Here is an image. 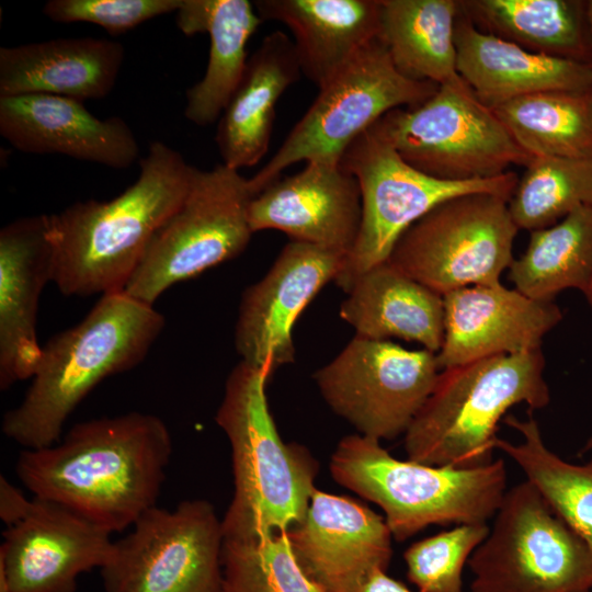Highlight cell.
<instances>
[{"label":"cell","instance_id":"obj_28","mask_svg":"<svg viewBox=\"0 0 592 592\" xmlns=\"http://www.w3.org/2000/svg\"><path fill=\"white\" fill-rule=\"evenodd\" d=\"M462 12L480 31L526 50L592 65L587 1L467 0Z\"/></svg>","mask_w":592,"mask_h":592},{"label":"cell","instance_id":"obj_22","mask_svg":"<svg viewBox=\"0 0 592 592\" xmlns=\"http://www.w3.org/2000/svg\"><path fill=\"white\" fill-rule=\"evenodd\" d=\"M124 59L117 41L69 37L0 48V98L52 94L99 100L113 90Z\"/></svg>","mask_w":592,"mask_h":592},{"label":"cell","instance_id":"obj_39","mask_svg":"<svg viewBox=\"0 0 592 592\" xmlns=\"http://www.w3.org/2000/svg\"><path fill=\"white\" fill-rule=\"evenodd\" d=\"M587 15H588V22H589V29H590V35H591V42H592V0L587 1Z\"/></svg>","mask_w":592,"mask_h":592},{"label":"cell","instance_id":"obj_23","mask_svg":"<svg viewBox=\"0 0 592 592\" xmlns=\"http://www.w3.org/2000/svg\"><path fill=\"white\" fill-rule=\"evenodd\" d=\"M455 46L457 73L489 107L533 93L592 87V65L533 53L485 33L462 9Z\"/></svg>","mask_w":592,"mask_h":592},{"label":"cell","instance_id":"obj_17","mask_svg":"<svg viewBox=\"0 0 592 592\" xmlns=\"http://www.w3.org/2000/svg\"><path fill=\"white\" fill-rule=\"evenodd\" d=\"M286 535L301 570L321 592H354L373 572L386 571L392 555L384 517L317 488L303 520Z\"/></svg>","mask_w":592,"mask_h":592},{"label":"cell","instance_id":"obj_41","mask_svg":"<svg viewBox=\"0 0 592 592\" xmlns=\"http://www.w3.org/2000/svg\"><path fill=\"white\" fill-rule=\"evenodd\" d=\"M592 449V437L587 442V444L584 445L582 452H587V451H590Z\"/></svg>","mask_w":592,"mask_h":592},{"label":"cell","instance_id":"obj_3","mask_svg":"<svg viewBox=\"0 0 592 592\" xmlns=\"http://www.w3.org/2000/svg\"><path fill=\"white\" fill-rule=\"evenodd\" d=\"M163 327V315L151 305L124 292L101 296L80 322L42 346L23 399L3 415V434L23 449L57 443L88 394L141 363Z\"/></svg>","mask_w":592,"mask_h":592},{"label":"cell","instance_id":"obj_2","mask_svg":"<svg viewBox=\"0 0 592 592\" xmlns=\"http://www.w3.org/2000/svg\"><path fill=\"white\" fill-rule=\"evenodd\" d=\"M116 197L77 202L48 215L53 283L65 296L123 292L153 235L186 197L196 168L162 141Z\"/></svg>","mask_w":592,"mask_h":592},{"label":"cell","instance_id":"obj_37","mask_svg":"<svg viewBox=\"0 0 592 592\" xmlns=\"http://www.w3.org/2000/svg\"><path fill=\"white\" fill-rule=\"evenodd\" d=\"M33 499L13 486L4 476L0 477V519L7 527L20 522L30 511Z\"/></svg>","mask_w":592,"mask_h":592},{"label":"cell","instance_id":"obj_34","mask_svg":"<svg viewBox=\"0 0 592 592\" xmlns=\"http://www.w3.org/2000/svg\"><path fill=\"white\" fill-rule=\"evenodd\" d=\"M221 592H321L298 565L286 532L224 539Z\"/></svg>","mask_w":592,"mask_h":592},{"label":"cell","instance_id":"obj_38","mask_svg":"<svg viewBox=\"0 0 592 592\" xmlns=\"http://www.w3.org/2000/svg\"><path fill=\"white\" fill-rule=\"evenodd\" d=\"M354 592H412L386 571L373 572Z\"/></svg>","mask_w":592,"mask_h":592},{"label":"cell","instance_id":"obj_18","mask_svg":"<svg viewBox=\"0 0 592 592\" xmlns=\"http://www.w3.org/2000/svg\"><path fill=\"white\" fill-rule=\"evenodd\" d=\"M360 186L340 162L308 161L296 174L278 178L250 202L254 232L280 230L295 241L346 257L361 225Z\"/></svg>","mask_w":592,"mask_h":592},{"label":"cell","instance_id":"obj_12","mask_svg":"<svg viewBox=\"0 0 592 592\" xmlns=\"http://www.w3.org/2000/svg\"><path fill=\"white\" fill-rule=\"evenodd\" d=\"M517 231L508 198L462 194L410 225L387 261L442 296L467 286L497 285L514 260Z\"/></svg>","mask_w":592,"mask_h":592},{"label":"cell","instance_id":"obj_25","mask_svg":"<svg viewBox=\"0 0 592 592\" xmlns=\"http://www.w3.org/2000/svg\"><path fill=\"white\" fill-rule=\"evenodd\" d=\"M262 21L293 35L301 73L318 88L377 37L380 0H257Z\"/></svg>","mask_w":592,"mask_h":592},{"label":"cell","instance_id":"obj_30","mask_svg":"<svg viewBox=\"0 0 592 592\" xmlns=\"http://www.w3.org/2000/svg\"><path fill=\"white\" fill-rule=\"evenodd\" d=\"M491 109L532 157L592 160V87L533 93Z\"/></svg>","mask_w":592,"mask_h":592},{"label":"cell","instance_id":"obj_35","mask_svg":"<svg viewBox=\"0 0 592 592\" xmlns=\"http://www.w3.org/2000/svg\"><path fill=\"white\" fill-rule=\"evenodd\" d=\"M487 523L458 524L410 545L403 559L407 577L419 592H463V571L485 540Z\"/></svg>","mask_w":592,"mask_h":592},{"label":"cell","instance_id":"obj_6","mask_svg":"<svg viewBox=\"0 0 592 592\" xmlns=\"http://www.w3.org/2000/svg\"><path fill=\"white\" fill-rule=\"evenodd\" d=\"M329 467L339 485L384 511L396 540L434 524L487 523L508 490L502 458L471 468L400 460L358 433L339 442Z\"/></svg>","mask_w":592,"mask_h":592},{"label":"cell","instance_id":"obj_10","mask_svg":"<svg viewBox=\"0 0 592 592\" xmlns=\"http://www.w3.org/2000/svg\"><path fill=\"white\" fill-rule=\"evenodd\" d=\"M437 88L402 76L380 39L374 38L319 88L278 150L249 178L252 191L259 194L299 161L340 162L348 146L385 114L418 105Z\"/></svg>","mask_w":592,"mask_h":592},{"label":"cell","instance_id":"obj_7","mask_svg":"<svg viewBox=\"0 0 592 592\" xmlns=\"http://www.w3.org/2000/svg\"><path fill=\"white\" fill-rule=\"evenodd\" d=\"M376 126L407 163L444 181L497 178L533 158L459 75L424 102L391 110Z\"/></svg>","mask_w":592,"mask_h":592},{"label":"cell","instance_id":"obj_27","mask_svg":"<svg viewBox=\"0 0 592 592\" xmlns=\"http://www.w3.org/2000/svg\"><path fill=\"white\" fill-rule=\"evenodd\" d=\"M179 30L207 33L210 46L203 78L186 91L185 117L207 126L220 118L244 72L247 43L263 22L248 0H183L175 12Z\"/></svg>","mask_w":592,"mask_h":592},{"label":"cell","instance_id":"obj_15","mask_svg":"<svg viewBox=\"0 0 592 592\" xmlns=\"http://www.w3.org/2000/svg\"><path fill=\"white\" fill-rule=\"evenodd\" d=\"M346 255L291 240L269 272L242 294L235 329L241 361L271 375L295 361L294 326L315 296L335 281Z\"/></svg>","mask_w":592,"mask_h":592},{"label":"cell","instance_id":"obj_36","mask_svg":"<svg viewBox=\"0 0 592 592\" xmlns=\"http://www.w3.org/2000/svg\"><path fill=\"white\" fill-rule=\"evenodd\" d=\"M182 1L49 0L43 7V14L56 23H92L118 35L150 19L177 12Z\"/></svg>","mask_w":592,"mask_h":592},{"label":"cell","instance_id":"obj_33","mask_svg":"<svg viewBox=\"0 0 592 592\" xmlns=\"http://www.w3.org/2000/svg\"><path fill=\"white\" fill-rule=\"evenodd\" d=\"M525 168L509 201L519 229L547 228L592 205V160L536 156Z\"/></svg>","mask_w":592,"mask_h":592},{"label":"cell","instance_id":"obj_32","mask_svg":"<svg viewBox=\"0 0 592 592\" xmlns=\"http://www.w3.org/2000/svg\"><path fill=\"white\" fill-rule=\"evenodd\" d=\"M503 421L522 435V441L511 443L498 437L496 449L522 469L526 480L592 550V457L584 464H572L550 451L532 410L526 420L509 414Z\"/></svg>","mask_w":592,"mask_h":592},{"label":"cell","instance_id":"obj_24","mask_svg":"<svg viewBox=\"0 0 592 592\" xmlns=\"http://www.w3.org/2000/svg\"><path fill=\"white\" fill-rule=\"evenodd\" d=\"M301 75L293 41L281 31L266 35L249 57L218 119L215 140L221 163L240 170L262 160L271 140L275 105Z\"/></svg>","mask_w":592,"mask_h":592},{"label":"cell","instance_id":"obj_26","mask_svg":"<svg viewBox=\"0 0 592 592\" xmlns=\"http://www.w3.org/2000/svg\"><path fill=\"white\" fill-rule=\"evenodd\" d=\"M340 306L341 319L357 337L399 338L437 353L444 340L443 296L388 261L360 274Z\"/></svg>","mask_w":592,"mask_h":592},{"label":"cell","instance_id":"obj_5","mask_svg":"<svg viewBox=\"0 0 592 592\" xmlns=\"http://www.w3.org/2000/svg\"><path fill=\"white\" fill-rule=\"evenodd\" d=\"M542 349L445 368L405 433L408 459L471 468L493 460L497 430L508 410L550 401Z\"/></svg>","mask_w":592,"mask_h":592},{"label":"cell","instance_id":"obj_29","mask_svg":"<svg viewBox=\"0 0 592 592\" xmlns=\"http://www.w3.org/2000/svg\"><path fill=\"white\" fill-rule=\"evenodd\" d=\"M459 12L456 0H380L377 37L402 76L440 86L458 76Z\"/></svg>","mask_w":592,"mask_h":592},{"label":"cell","instance_id":"obj_11","mask_svg":"<svg viewBox=\"0 0 592 592\" xmlns=\"http://www.w3.org/2000/svg\"><path fill=\"white\" fill-rule=\"evenodd\" d=\"M249 179L224 163L196 169L180 207L153 235L124 293L153 306L168 288L235 259L253 235Z\"/></svg>","mask_w":592,"mask_h":592},{"label":"cell","instance_id":"obj_21","mask_svg":"<svg viewBox=\"0 0 592 592\" xmlns=\"http://www.w3.org/2000/svg\"><path fill=\"white\" fill-rule=\"evenodd\" d=\"M53 282L48 215L18 218L0 230V388L32 378L42 346L41 294Z\"/></svg>","mask_w":592,"mask_h":592},{"label":"cell","instance_id":"obj_4","mask_svg":"<svg viewBox=\"0 0 592 592\" xmlns=\"http://www.w3.org/2000/svg\"><path fill=\"white\" fill-rule=\"evenodd\" d=\"M271 374L240 361L230 372L215 421L231 449L234 494L221 519L224 539H251L299 523L316 489L318 465L285 443L266 398Z\"/></svg>","mask_w":592,"mask_h":592},{"label":"cell","instance_id":"obj_9","mask_svg":"<svg viewBox=\"0 0 592 592\" xmlns=\"http://www.w3.org/2000/svg\"><path fill=\"white\" fill-rule=\"evenodd\" d=\"M340 164L356 179L362 203L356 241L334 281L344 292L360 274L386 262L400 235L440 203L479 192L510 201L519 182L512 171L467 182L430 177L407 163L376 123L348 146Z\"/></svg>","mask_w":592,"mask_h":592},{"label":"cell","instance_id":"obj_8","mask_svg":"<svg viewBox=\"0 0 592 592\" xmlns=\"http://www.w3.org/2000/svg\"><path fill=\"white\" fill-rule=\"evenodd\" d=\"M468 566L470 592L592 591V550L526 479L505 491Z\"/></svg>","mask_w":592,"mask_h":592},{"label":"cell","instance_id":"obj_1","mask_svg":"<svg viewBox=\"0 0 592 592\" xmlns=\"http://www.w3.org/2000/svg\"><path fill=\"white\" fill-rule=\"evenodd\" d=\"M171 456L166 423L132 411L79 422L52 446L22 449L15 471L33 497L113 533L157 505Z\"/></svg>","mask_w":592,"mask_h":592},{"label":"cell","instance_id":"obj_20","mask_svg":"<svg viewBox=\"0 0 592 592\" xmlns=\"http://www.w3.org/2000/svg\"><path fill=\"white\" fill-rule=\"evenodd\" d=\"M0 134L25 153L64 155L113 169L130 167L140 151L121 117L102 119L81 101L52 94L1 96Z\"/></svg>","mask_w":592,"mask_h":592},{"label":"cell","instance_id":"obj_14","mask_svg":"<svg viewBox=\"0 0 592 592\" xmlns=\"http://www.w3.org/2000/svg\"><path fill=\"white\" fill-rule=\"evenodd\" d=\"M440 369L436 353L429 350L356 335L314 379L334 413L358 434L380 441L406 433Z\"/></svg>","mask_w":592,"mask_h":592},{"label":"cell","instance_id":"obj_40","mask_svg":"<svg viewBox=\"0 0 592 592\" xmlns=\"http://www.w3.org/2000/svg\"><path fill=\"white\" fill-rule=\"evenodd\" d=\"M582 294L584 295L589 306L592 309V280L589 283V285L587 286V288L582 292Z\"/></svg>","mask_w":592,"mask_h":592},{"label":"cell","instance_id":"obj_13","mask_svg":"<svg viewBox=\"0 0 592 592\" xmlns=\"http://www.w3.org/2000/svg\"><path fill=\"white\" fill-rule=\"evenodd\" d=\"M221 519L204 499L157 505L113 542L100 569L105 592H221Z\"/></svg>","mask_w":592,"mask_h":592},{"label":"cell","instance_id":"obj_31","mask_svg":"<svg viewBox=\"0 0 592 592\" xmlns=\"http://www.w3.org/2000/svg\"><path fill=\"white\" fill-rule=\"evenodd\" d=\"M509 270L515 289L533 299L554 300L568 288L583 292L592 280V205L531 231L524 253Z\"/></svg>","mask_w":592,"mask_h":592},{"label":"cell","instance_id":"obj_19","mask_svg":"<svg viewBox=\"0 0 592 592\" xmlns=\"http://www.w3.org/2000/svg\"><path fill=\"white\" fill-rule=\"evenodd\" d=\"M443 299L444 340L436 353L442 369L539 350L544 337L562 319L555 300L533 299L501 283L463 287Z\"/></svg>","mask_w":592,"mask_h":592},{"label":"cell","instance_id":"obj_16","mask_svg":"<svg viewBox=\"0 0 592 592\" xmlns=\"http://www.w3.org/2000/svg\"><path fill=\"white\" fill-rule=\"evenodd\" d=\"M111 534L59 503L33 497L29 513L3 532L0 573L10 592H76L80 574L107 562Z\"/></svg>","mask_w":592,"mask_h":592}]
</instances>
